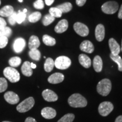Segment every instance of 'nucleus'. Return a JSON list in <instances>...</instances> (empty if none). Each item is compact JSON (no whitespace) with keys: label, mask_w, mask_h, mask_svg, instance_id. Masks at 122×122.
<instances>
[{"label":"nucleus","mask_w":122,"mask_h":122,"mask_svg":"<svg viewBox=\"0 0 122 122\" xmlns=\"http://www.w3.org/2000/svg\"><path fill=\"white\" fill-rule=\"evenodd\" d=\"M68 103L72 107H84L87 105V101L81 94L75 93L68 98Z\"/></svg>","instance_id":"1"},{"label":"nucleus","mask_w":122,"mask_h":122,"mask_svg":"<svg viewBox=\"0 0 122 122\" xmlns=\"http://www.w3.org/2000/svg\"><path fill=\"white\" fill-rule=\"evenodd\" d=\"M111 81L108 79H103L97 84V92L101 96H107L111 92Z\"/></svg>","instance_id":"2"},{"label":"nucleus","mask_w":122,"mask_h":122,"mask_svg":"<svg viewBox=\"0 0 122 122\" xmlns=\"http://www.w3.org/2000/svg\"><path fill=\"white\" fill-rule=\"evenodd\" d=\"M4 75L11 83H16L19 81L20 78V74L15 68L11 67H7L4 70Z\"/></svg>","instance_id":"3"},{"label":"nucleus","mask_w":122,"mask_h":122,"mask_svg":"<svg viewBox=\"0 0 122 122\" xmlns=\"http://www.w3.org/2000/svg\"><path fill=\"white\" fill-rule=\"evenodd\" d=\"M35 105V100L30 97L20 103L16 107V110L19 112H25L33 107Z\"/></svg>","instance_id":"4"},{"label":"nucleus","mask_w":122,"mask_h":122,"mask_svg":"<svg viewBox=\"0 0 122 122\" xmlns=\"http://www.w3.org/2000/svg\"><path fill=\"white\" fill-rule=\"evenodd\" d=\"M71 65V61L69 58L66 56L58 57L54 61L56 67L59 70H66L69 68Z\"/></svg>","instance_id":"5"},{"label":"nucleus","mask_w":122,"mask_h":122,"mask_svg":"<svg viewBox=\"0 0 122 122\" xmlns=\"http://www.w3.org/2000/svg\"><path fill=\"white\" fill-rule=\"evenodd\" d=\"M101 9L105 14H113L118 10L119 5L115 1H108L102 5Z\"/></svg>","instance_id":"6"},{"label":"nucleus","mask_w":122,"mask_h":122,"mask_svg":"<svg viewBox=\"0 0 122 122\" xmlns=\"http://www.w3.org/2000/svg\"><path fill=\"white\" fill-rule=\"evenodd\" d=\"M114 106L110 102L105 101L101 103L98 107L99 113L103 117H106L113 110Z\"/></svg>","instance_id":"7"},{"label":"nucleus","mask_w":122,"mask_h":122,"mask_svg":"<svg viewBox=\"0 0 122 122\" xmlns=\"http://www.w3.org/2000/svg\"><path fill=\"white\" fill-rule=\"evenodd\" d=\"M74 29L77 34L82 37H85L89 34V30L88 27L80 22H76L74 25Z\"/></svg>","instance_id":"8"},{"label":"nucleus","mask_w":122,"mask_h":122,"mask_svg":"<svg viewBox=\"0 0 122 122\" xmlns=\"http://www.w3.org/2000/svg\"><path fill=\"white\" fill-rule=\"evenodd\" d=\"M4 98L7 102L11 105H14L19 101V97L18 94L13 92H7L4 94Z\"/></svg>","instance_id":"9"},{"label":"nucleus","mask_w":122,"mask_h":122,"mask_svg":"<svg viewBox=\"0 0 122 122\" xmlns=\"http://www.w3.org/2000/svg\"><path fill=\"white\" fill-rule=\"evenodd\" d=\"M25 46V41L23 38L19 37L15 39L13 43V49L16 53H20Z\"/></svg>","instance_id":"10"},{"label":"nucleus","mask_w":122,"mask_h":122,"mask_svg":"<svg viewBox=\"0 0 122 122\" xmlns=\"http://www.w3.org/2000/svg\"><path fill=\"white\" fill-rule=\"evenodd\" d=\"M42 96L44 100L48 102H55L58 98L57 94L50 89L44 90L42 93Z\"/></svg>","instance_id":"11"},{"label":"nucleus","mask_w":122,"mask_h":122,"mask_svg":"<svg viewBox=\"0 0 122 122\" xmlns=\"http://www.w3.org/2000/svg\"><path fill=\"white\" fill-rule=\"evenodd\" d=\"M109 45L111 54L114 56L119 55L120 51V48L119 44L113 38H111L109 40Z\"/></svg>","instance_id":"12"},{"label":"nucleus","mask_w":122,"mask_h":122,"mask_svg":"<svg viewBox=\"0 0 122 122\" xmlns=\"http://www.w3.org/2000/svg\"><path fill=\"white\" fill-rule=\"evenodd\" d=\"M57 115L56 111L54 109L49 107L44 108L41 110V115L44 118L47 119H51L56 117Z\"/></svg>","instance_id":"13"},{"label":"nucleus","mask_w":122,"mask_h":122,"mask_svg":"<svg viewBox=\"0 0 122 122\" xmlns=\"http://www.w3.org/2000/svg\"><path fill=\"white\" fill-rule=\"evenodd\" d=\"M105 35V27L102 24H99L95 29V37L98 41H102L104 39Z\"/></svg>","instance_id":"14"},{"label":"nucleus","mask_w":122,"mask_h":122,"mask_svg":"<svg viewBox=\"0 0 122 122\" xmlns=\"http://www.w3.org/2000/svg\"><path fill=\"white\" fill-rule=\"evenodd\" d=\"M68 27V21L66 19H62L58 23L56 27L54 30L57 33H62L65 32L67 30Z\"/></svg>","instance_id":"15"},{"label":"nucleus","mask_w":122,"mask_h":122,"mask_svg":"<svg viewBox=\"0 0 122 122\" xmlns=\"http://www.w3.org/2000/svg\"><path fill=\"white\" fill-rule=\"evenodd\" d=\"M80 49L81 51L87 53H92L94 51V47L93 44L89 40H85L81 43Z\"/></svg>","instance_id":"16"},{"label":"nucleus","mask_w":122,"mask_h":122,"mask_svg":"<svg viewBox=\"0 0 122 122\" xmlns=\"http://www.w3.org/2000/svg\"><path fill=\"white\" fill-rule=\"evenodd\" d=\"M64 79H65V76L63 74L61 73L57 72L51 75L48 77V80L49 83L56 84L60 83L63 81Z\"/></svg>","instance_id":"17"},{"label":"nucleus","mask_w":122,"mask_h":122,"mask_svg":"<svg viewBox=\"0 0 122 122\" xmlns=\"http://www.w3.org/2000/svg\"><path fill=\"white\" fill-rule=\"evenodd\" d=\"M21 71L24 76H27V77H30L33 74V71L32 68L30 66V62L28 61L24 62L21 67Z\"/></svg>","instance_id":"18"},{"label":"nucleus","mask_w":122,"mask_h":122,"mask_svg":"<svg viewBox=\"0 0 122 122\" xmlns=\"http://www.w3.org/2000/svg\"><path fill=\"white\" fill-rule=\"evenodd\" d=\"M79 61L80 62V65L83 66L84 67L88 68L91 67V60L90 58L86 55L81 54L79 55Z\"/></svg>","instance_id":"19"},{"label":"nucleus","mask_w":122,"mask_h":122,"mask_svg":"<svg viewBox=\"0 0 122 122\" xmlns=\"http://www.w3.org/2000/svg\"><path fill=\"white\" fill-rule=\"evenodd\" d=\"M93 68L96 72H100L102 70L103 62L102 58L99 56H96L93 61Z\"/></svg>","instance_id":"20"},{"label":"nucleus","mask_w":122,"mask_h":122,"mask_svg":"<svg viewBox=\"0 0 122 122\" xmlns=\"http://www.w3.org/2000/svg\"><path fill=\"white\" fill-rule=\"evenodd\" d=\"M40 45V42L38 37L36 36H30L28 42V47L30 50L37 49Z\"/></svg>","instance_id":"21"},{"label":"nucleus","mask_w":122,"mask_h":122,"mask_svg":"<svg viewBox=\"0 0 122 122\" xmlns=\"http://www.w3.org/2000/svg\"><path fill=\"white\" fill-rule=\"evenodd\" d=\"M14 12V7L12 6L7 5L3 7L0 10V16L2 17H9Z\"/></svg>","instance_id":"22"},{"label":"nucleus","mask_w":122,"mask_h":122,"mask_svg":"<svg viewBox=\"0 0 122 122\" xmlns=\"http://www.w3.org/2000/svg\"><path fill=\"white\" fill-rule=\"evenodd\" d=\"M54 66V61H53L52 58H48L46 59L45 63H44V70H45L46 72H51Z\"/></svg>","instance_id":"23"},{"label":"nucleus","mask_w":122,"mask_h":122,"mask_svg":"<svg viewBox=\"0 0 122 122\" xmlns=\"http://www.w3.org/2000/svg\"><path fill=\"white\" fill-rule=\"evenodd\" d=\"M56 7L62 13H66L72 10V5L70 2H65L57 6Z\"/></svg>","instance_id":"24"},{"label":"nucleus","mask_w":122,"mask_h":122,"mask_svg":"<svg viewBox=\"0 0 122 122\" xmlns=\"http://www.w3.org/2000/svg\"><path fill=\"white\" fill-rule=\"evenodd\" d=\"M42 41L47 46H54L56 44V39L48 35H44L42 37Z\"/></svg>","instance_id":"25"},{"label":"nucleus","mask_w":122,"mask_h":122,"mask_svg":"<svg viewBox=\"0 0 122 122\" xmlns=\"http://www.w3.org/2000/svg\"><path fill=\"white\" fill-rule=\"evenodd\" d=\"M41 18V14L39 11L32 13L28 16V20L30 23H36L38 22Z\"/></svg>","instance_id":"26"},{"label":"nucleus","mask_w":122,"mask_h":122,"mask_svg":"<svg viewBox=\"0 0 122 122\" xmlns=\"http://www.w3.org/2000/svg\"><path fill=\"white\" fill-rule=\"evenodd\" d=\"M29 56L33 60L39 61L41 58V53L38 49L30 50L29 51Z\"/></svg>","instance_id":"27"},{"label":"nucleus","mask_w":122,"mask_h":122,"mask_svg":"<svg viewBox=\"0 0 122 122\" xmlns=\"http://www.w3.org/2000/svg\"><path fill=\"white\" fill-rule=\"evenodd\" d=\"M21 62H22V59L20 57H12L9 59V63L11 67H18L20 65Z\"/></svg>","instance_id":"28"},{"label":"nucleus","mask_w":122,"mask_h":122,"mask_svg":"<svg viewBox=\"0 0 122 122\" xmlns=\"http://www.w3.org/2000/svg\"><path fill=\"white\" fill-rule=\"evenodd\" d=\"M110 58L114 61V62H115L116 63H117V65L118 66V70L119 71H122V58L120 57L119 55L117 56H114V55L112 54L111 53L110 55Z\"/></svg>","instance_id":"29"},{"label":"nucleus","mask_w":122,"mask_h":122,"mask_svg":"<svg viewBox=\"0 0 122 122\" xmlns=\"http://www.w3.org/2000/svg\"><path fill=\"white\" fill-rule=\"evenodd\" d=\"M12 34L11 29L9 27H5L4 28L0 29V37L5 36L6 37H9Z\"/></svg>","instance_id":"30"},{"label":"nucleus","mask_w":122,"mask_h":122,"mask_svg":"<svg viewBox=\"0 0 122 122\" xmlns=\"http://www.w3.org/2000/svg\"><path fill=\"white\" fill-rule=\"evenodd\" d=\"M55 18L51 16L50 14H46L45 15L43 19H42V24L45 26H48L54 21Z\"/></svg>","instance_id":"31"},{"label":"nucleus","mask_w":122,"mask_h":122,"mask_svg":"<svg viewBox=\"0 0 122 122\" xmlns=\"http://www.w3.org/2000/svg\"><path fill=\"white\" fill-rule=\"evenodd\" d=\"M75 119V115L73 114H67L62 117L57 122H72Z\"/></svg>","instance_id":"32"},{"label":"nucleus","mask_w":122,"mask_h":122,"mask_svg":"<svg viewBox=\"0 0 122 122\" xmlns=\"http://www.w3.org/2000/svg\"><path fill=\"white\" fill-rule=\"evenodd\" d=\"M49 14L54 18H60L62 16V12L57 7H51L49 9Z\"/></svg>","instance_id":"33"},{"label":"nucleus","mask_w":122,"mask_h":122,"mask_svg":"<svg viewBox=\"0 0 122 122\" xmlns=\"http://www.w3.org/2000/svg\"><path fill=\"white\" fill-rule=\"evenodd\" d=\"M25 18H26L25 13L19 10L18 11V13H17V15H16V23H18V24H21L25 20Z\"/></svg>","instance_id":"34"},{"label":"nucleus","mask_w":122,"mask_h":122,"mask_svg":"<svg viewBox=\"0 0 122 122\" xmlns=\"http://www.w3.org/2000/svg\"><path fill=\"white\" fill-rule=\"evenodd\" d=\"M7 88V82L3 77H0V93L4 92Z\"/></svg>","instance_id":"35"},{"label":"nucleus","mask_w":122,"mask_h":122,"mask_svg":"<svg viewBox=\"0 0 122 122\" xmlns=\"http://www.w3.org/2000/svg\"><path fill=\"white\" fill-rule=\"evenodd\" d=\"M16 15H17V13L16 12H14L13 14L10 15L8 18L9 23L11 25H15V24L16 23Z\"/></svg>","instance_id":"36"},{"label":"nucleus","mask_w":122,"mask_h":122,"mask_svg":"<svg viewBox=\"0 0 122 122\" xmlns=\"http://www.w3.org/2000/svg\"><path fill=\"white\" fill-rule=\"evenodd\" d=\"M33 6L35 8L37 9H44V3L42 0H37L33 3Z\"/></svg>","instance_id":"37"},{"label":"nucleus","mask_w":122,"mask_h":122,"mask_svg":"<svg viewBox=\"0 0 122 122\" xmlns=\"http://www.w3.org/2000/svg\"><path fill=\"white\" fill-rule=\"evenodd\" d=\"M7 43H8V38L5 36L0 37V49H3L6 47Z\"/></svg>","instance_id":"38"},{"label":"nucleus","mask_w":122,"mask_h":122,"mask_svg":"<svg viewBox=\"0 0 122 122\" xmlns=\"http://www.w3.org/2000/svg\"><path fill=\"white\" fill-rule=\"evenodd\" d=\"M6 26V22L2 18H0V29Z\"/></svg>","instance_id":"39"},{"label":"nucleus","mask_w":122,"mask_h":122,"mask_svg":"<svg viewBox=\"0 0 122 122\" xmlns=\"http://www.w3.org/2000/svg\"><path fill=\"white\" fill-rule=\"evenodd\" d=\"M86 0H76V3L79 6H83L86 2Z\"/></svg>","instance_id":"40"},{"label":"nucleus","mask_w":122,"mask_h":122,"mask_svg":"<svg viewBox=\"0 0 122 122\" xmlns=\"http://www.w3.org/2000/svg\"><path fill=\"white\" fill-rule=\"evenodd\" d=\"M25 122H37L34 118L32 117H28L25 120Z\"/></svg>","instance_id":"41"},{"label":"nucleus","mask_w":122,"mask_h":122,"mask_svg":"<svg viewBox=\"0 0 122 122\" xmlns=\"http://www.w3.org/2000/svg\"><path fill=\"white\" fill-rule=\"evenodd\" d=\"M54 0H45V4L46 5L50 6L53 4V3L54 2Z\"/></svg>","instance_id":"42"},{"label":"nucleus","mask_w":122,"mask_h":122,"mask_svg":"<svg viewBox=\"0 0 122 122\" xmlns=\"http://www.w3.org/2000/svg\"><path fill=\"white\" fill-rule=\"evenodd\" d=\"M118 18L120 19H122V4L121 6H120V7L119 10Z\"/></svg>","instance_id":"43"},{"label":"nucleus","mask_w":122,"mask_h":122,"mask_svg":"<svg viewBox=\"0 0 122 122\" xmlns=\"http://www.w3.org/2000/svg\"><path fill=\"white\" fill-rule=\"evenodd\" d=\"M115 122H122V115H120L117 117Z\"/></svg>","instance_id":"44"},{"label":"nucleus","mask_w":122,"mask_h":122,"mask_svg":"<svg viewBox=\"0 0 122 122\" xmlns=\"http://www.w3.org/2000/svg\"><path fill=\"white\" fill-rule=\"evenodd\" d=\"M30 66H31L32 68H36V65L33 63H30Z\"/></svg>","instance_id":"45"},{"label":"nucleus","mask_w":122,"mask_h":122,"mask_svg":"<svg viewBox=\"0 0 122 122\" xmlns=\"http://www.w3.org/2000/svg\"><path fill=\"white\" fill-rule=\"evenodd\" d=\"M23 13H26L27 12V10L26 9H24L23 10Z\"/></svg>","instance_id":"46"},{"label":"nucleus","mask_w":122,"mask_h":122,"mask_svg":"<svg viewBox=\"0 0 122 122\" xmlns=\"http://www.w3.org/2000/svg\"><path fill=\"white\" fill-rule=\"evenodd\" d=\"M18 1H19V2H22L23 1V0H18Z\"/></svg>","instance_id":"47"},{"label":"nucleus","mask_w":122,"mask_h":122,"mask_svg":"<svg viewBox=\"0 0 122 122\" xmlns=\"http://www.w3.org/2000/svg\"><path fill=\"white\" fill-rule=\"evenodd\" d=\"M121 49L122 51V48H121V49Z\"/></svg>","instance_id":"48"},{"label":"nucleus","mask_w":122,"mask_h":122,"mask_svg":"<svg viewBox=\"0 0 122 122\" xmlns=\"http://www.w3.org/2000/svg\"><path fill=\"white\" fill-rule=\"evenodd\" d=\"M9 122V121H4V122Z\"/></svg>","instance_id":"49"},{"label":"nucleus","mask_w":122,"mask_h":122,"mask_svg":"<svg viewBox=\"0 0 122 122\" xmlns=\"http://www.w3.org/2000/svg\"><path fill=\"white\" fill-rule=\"evenodd\" d=\"M1 0H0V5H1Z\"/></svg>","instance_id":"50"}]
</instances>
